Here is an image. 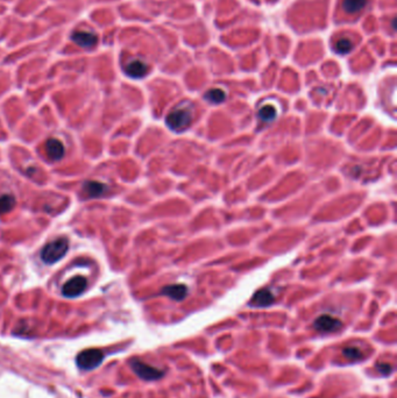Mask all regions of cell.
<instances>
[{
	"label": "cell",
	"mask_w": 397,
	"mask_h": 398,
	"mask_svg": "<svg viewBox=\"0 0 397 398\" xmlns=\"http://www.w3.org/2000/svg\"><path fill=\"white\" fill-rule=\"evenodd\" d=\"M377 370L380 371L381 374L388 375V374L391 373L392 368H391V366L389 363H380V364H377Z\"/></svg>",
	"instance_id": "obj_19"
},
{
	"label": "cell",
	"mask_w": 397,
	"mask_h": 398,
	"mask_svg": "<svg viewBox=\"0 0 397 398\" xmlns=\"http://www.w3.org/2000/svg\"><path fill=\"white\" fill-rule=\"evenodd\" d=\"M87 285V278L83 276H75L63 285L62 293L63 296L68 297V298H75V297L81 296L85 291Z\"/></svg>",
	"instance_id": "obj_5"
},
{
	"label": "cell",
	"mask_w": 397,
	"mask_h": 398,
	"mask_svg": "<svg viewBox=\"0 0 397 398\" xmlns=\"http://www.w3.org/2000/svg\"><path fill=\"white\" fill-rule=\"evenodd\" d=\"M205 99L212 104H220L226 99V94L220 89H212L206 92Z\"/></svg>",
	"instance_id": "obj_15"
},
{
	"label": "cell",
	"mask_w": 397,
	"mask_h": 398,
	"mask_svg": "<svg viewBox=\"0 0 397 398\" xmlns=\"http://www.w3.org/2000/svg\"><path fill=\"white\" fill-rule=\"evenodd\" d=\"M352 48H353V44H352L351 40H348L346 38L338 40L336 43V51L341 55L350 53V51L352 50Z\"/></svg>",
	"instance_id": "obj_17"
},
{
	"label": "cell",
	"mask_w": 397,
	"mask_h": 398,
	"mask_svg": "<svg viewBox=\"0 0 397 398\" xmlns=\"http://www.w3.org/2000/svg\"><path fill=\"white\" fill-rule=\"evenodd\" d=\"M125 71L129 77L132 78H142L143 76L147 75L148 66L146 63L136 59V61L131 62L127 66H126Z\"/></svg>",
	"instance_id": "obj_12"
},
{
	"label": "cell",
	"mask_w": 397,
	"mask_h": 398,
	"mask_svg": "<svg viewBox=\"0 0 397 398\" xmlns=\"http://www.w3.org/2000/svg\"><path fill=\"white\" fill-rule=\"evenodd\" d=\"M259 118L262 121L270 122L276 118V110L273 105H266L259 110Z\"/></svg>",
	"instance_id": "obj_16"
},
{
	"label": "cell",
	"mask_w": 397,
	"mask_h": 398,
	"mask_svg": "<svg viewBox=\"0 0 397 398\" xmlns=\"http://www.w3.org/2000/svg\"><path fill=\"white\" fill-rule=\"evenodd\" d=\"M274 302H275V296L269 290L263 289L255 293L253 299H252V305L258 307H266L272 305Z\"/></svg>",
	"instance_id": "obj_10"
},
{
	"label": "cell",
	"mask_w": 397,
	"mask_h": 398,
	"mask_svg": "<svg viewBox=\"0 0 397 398\" xmlns=\"http://www.w3.org/2000/svg\"><path fill=\"white\" fill-rule=\"evenodd\" d=\"M83 191L88 198H98L107 191V187L97 181H87L83 184Z\"/></svg>",
	"instance_id": "obj_8"
},
{
	"label": "cell",
	"mask_w": 397,
	"mask_h": 398,
	"mask_svg": "<svg viewBox=\"0 0 397 398\" xmlns=\"http://www.w3.org/2000/svg\"><path fill=\"white\" fill-rule=\"evenodd\" d=\"M343 326L339 319L330 314H323L313 322L314 330L322 333H333L339 331Z\"/></svg>",
	"instance_id": "obj_6"
},
{
	"label": "cell",
	"mask_w": 397,
	"mask_h": 398,
	"mask_svg": "<svg viewBox=\"0 0 397 398\" xmlns=\"http://www.w3.org/2000/svg\"><path fill=\"white\" fill-rule=\"evenodd\" d=\"M104 359V354L99 349H87L80 353L77 356L76 362L81 369L83 370H92L97 368Z\"/></svg>",
	"instance_id": "obj_3"
},
{
	"label": "cell",
	"mask_w": 397,
	"mask_h": 398,
	"mask_svg": "<svg viewBox=\"0 0 397 398\" xmlns=\"http://www.w3.org/2000/svg\"><path fill=\"white\" fill-rule=\"evenodd\" d=\"M71 39L82 48H90L97 42V36L90 32H76L73 33Z\"/></svg>",
	"instance_id": "obj_11"
},
{
	"label": "cell",
	"mask_w": 397,
	"mask_h": 398,
	"mask_svg": "<svg viewBox=\"0 0 397 398\" xmlns=\"http://www.w3.org/2000/svg\"><path fill=\"white\" fill-rule=\"evenodd\" d=\"M343 353H344V355L351 361H357V360L362 358V352L360 351L358 347H353V346H350V347L344 348Z\"/></svg>",
	"instance_id": "obj_18"
},
{
	"label": "cell",
	"mask_w": 397,
	"mask_h": 398,
	"mask_svg": "<svg viewBox=\"0 0 397 398\" xmlns=\"http://www.w3.org/2000/svg\"><path fill=\"white\" fill-rule=\"evenodd\" d=\"M189 292V290L187 288V285L184 284H174V285H168L166 288L162 289L163 295L170 297V298L176 300V302H181L183 300L185 297H187Z\"/></svg>",
	"instance_id": "obj_9"
},
{
	"label": "cell",
	"mask_w": 397,
	"mask_h": 398,
	"mask_svg": "<svg viewBox=\"0 0 397 398\" xmlns=\"http://www.w3.org/2000/svg\"><path fill=\"white\" fill-rule=\"evenodd\" d=\"M69 251V241L65 237H60L48 243L41 251V259L47 265H54L64 258Z\"/></svg>",
	"instance_id": "obj_1"
},
{
	"label": "cell",
	"mask_w": 397,
	"mask_h": 398,
	"mask_svg": "<svg viewBox=\"0 0 397 398\" xmlns=\"http://www.w3.org/2000/svg\"><path fill=\"white\" fill-rule=\"evenodd\" d=\"M46 152L51 161H60L64 156V146L60 140L49 139L46 142Z\"/></svg>",
	"instance_id": "obj_7"
},
{
	"label": "cell",
	"mask_w": 397,
	"mask_h": 398,
	"mask_svg": "<svg viewBox=\"0 0 397 398\" xmlns=\"http://www.w3.org/2000/svg\"><path fill=\"white\" fill-rule=\"evenodd\" d=\"M16 204L17 200L16 197L13 195L6 193V195L0 196V214L7 213V212L12 211L14 209V206H16Z\"/></svg>",
	"instance_id": "obj_13"
},
{
	"label": "cell",
	"mask_w": 397,
	"mask_h": 398,
	"mask_svg": "<svg viewBox=\"0 0 397 398\" xmlns=\"http://www.w3.org/2000/svg\"><path fill=\"white\" fill-rule=\"evenodd\" d=\"M368 0H344L343 7L347 13H358L367 5Z\"/></svg>",
	"instance_id": "obj_14"
},
{
	"label": "cell",
	"mask_w": 397,
	"mask_h": 398,
	"mask_svg": "<svg viewBox=\"0 0 397 398\" xmlns=\"http://www.w3.org/2000/svg\"><path fill=\"white\" fill-rule=\"evenodd\" d=\"M131 367L140 378L146 379V381H155V379H160L165 375L163 370L144 363L140 360H132Z\"/></svg>",
	"instance_id": "obj_4"
},
{
	"label": "cell",
	"mask_w": 397,
	"mask_h": 398,
	"mask_svg": "<svg viewBox=\"0 0 397 398\" xmlns=\"http://www.w3.org/2000/svg\"><path fill=\"white\" fill-rule=\"evenodd\" d=\"M192 121V113L185 107H177L168 114L166 119L167 125L175 132H182L190 126Z\"/></svg>",
	"instance_id": "obj_2"
}]
</instances>
